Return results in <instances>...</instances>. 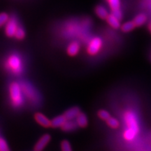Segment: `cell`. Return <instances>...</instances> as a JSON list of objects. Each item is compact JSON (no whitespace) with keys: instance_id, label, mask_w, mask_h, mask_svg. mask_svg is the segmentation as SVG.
Instances as JSON below:
<instances>
[{"instance_id":"obj_17","label":"cell","mask_w":151,"mask_h":151,"mask_svg":"<svg viewBox=\"0 0 151 151\" xmlns=\"http://www.w3.org/2000/svg\"><path fill=\"white\" fill-rule=\"evenodd\" d=\"M147 20V16L144 14H139L135 17L133 22H134L136 27L137 26L143 25Z\"/></svg>"},{"instance_id":"obj_11","label":"cell","mask_w":151,"mask_h":151,"mask_svg":"<svg viewBox=\"0 0 151 151\" xmlns=\"http://www.w3.org/2000/svg\"><path fill=\"white\" fill-rule=\"evenodd\" d=\"M67 120V118H65V116H64V115L57 116L51 120V127L52 128L61 127Z\"/></svg>"},{"instance_id":"obj_8","label":"cell","mask_w":151,"mask_h":151,"mask_svg":"<svg viewBox=\"0 0 151 151\" xmlns=\"http://www.w3.org/2000/svg\"><path fill=\"white\" fill-rule=\"evenodd\" d=\"M50 139H51V137L48 134H46L43 135L39 140L37 141L35 146V151H42L43 149L46 148L47 144L50 142Z\"/></svg>"},{"instance_id":"obj_5","label":"cell","mask_w":151,"mask_h":151,"mask_svg":"<svg viewBox=\"0 0 151 151\" xmlns=\"http://www.w3.org/2000/svg\"><path fill=\"white\" fill-rule=\"evenodd\" d=\"M102 46V41L99 37L92 39L88 46V52L91 55H94L99 52Z\"/></svg>"},{"instance_id":"obj_19","label":"cell","mask_w":151,"mask_h":151,"mask_svg":"<svg viewBox=\"0 0 151 151\" xmlns=\"http://www.w3.org/2000/svg\"><path fill=\"white\" fill-rule=\"evenodd\" d=\"M106 123L108 124L109 127H110L112 129H117L120 126V122L117 119L113 117H111L110 118L106 120Z\"/></svg>"},{"instance_id":"obj_10","label":"cell","mask_w":151,"mask_h":151,"mask_svg":"<svg viewBox=\"0 0 151 151\" xmlns=\"http://www.w3.org/2000/svg\"><path fill=\"white\" fill-rule=\"evenodd\" d=\"M80 113H81L80 109L77 106H74V107H72V108L68 109L67 111H66L63 115L65 116V118H67V120H73V119L76 118L77 116H78Z\"/></svg>"},{"instance_id":"obj_2","label":"cell","mask_w":151,"mask_h":151,"mask_svg":"<svg viewBox=\"0 0 151 151\" xmlns=\"http://www.w3.org/2000/svg\"><path fill=\"white\" fill-rule=\"evenodd\" d=\"M9 95L11 104L16 108L22 106L24 103L23 93L20 84L16 82L11 83L9 86Z\"/></svg>"},{"instance_id":"obj_9","label":"cell","mask_w":151,"mask_h":151,"mask_svg":"<svg viewBox=\"0 0 151 151\" xmlns=\"http://www.w3.org/2000/svg\"><path fill=\"white\" fill-rule=\"evenodd\" d=\"M35 119L38 124L42 126L43 127H51V120H50L45 116L44 115L41 113H37L35 114Z\"/></svg>"},{"instance_id":"obj_7","label":"cell","mask_w":151,"mask_h":151,"mask_svg":"<svg viewBox=\"0 0 151 151\" xmlns=\"http://www.w3.org/2000/svg\"><path fill=\"white\" fill-rule=\"evenodd\" d=\"M110 8L112 10V14L120 20L122 18V12L120 10V0H107Z\"/></svg>"},{"instance_id":"obj_23","label":"cell","mask_w":151,"mask_h":151,"mask_svg":"<svg viewBox=\"0 0 151 151\" xmlns=\"http://www.w3.org/2000/svg\"><path fill=\"white\" fill-rule=\"evenodd\" d=\"M25 36V32H24V29L22 27H18L16 30V32L15 34L14 37L17 38L18 39H22Z\"/></svg>"},{"instance_id":"obj_20","label":"cell","mask_w":151,"mask_h":151,"mask_svg":"<svg viewBox=\"0 0 151 151\" xmlns=\"http://www.w3.org/2000/svg\"><path fill=\"white\" fill-rule=\"evenodd\" d=\"M97 115H98V117H99L100 119H101V120H105V121H106L108 119L111 118L110 113H109L107 111L103 110V109H101V110H99L98 111Z\"/></svg>"},{"instance_id":"obj_4","label":"cell","mask_w":151,"mask_h":151,"mask_svg":"<svg viewBox=\"0 0 151 151\" xmlns=\"http://www.w3.org/2000/svg\"><path fill=\"white\" fill-rule=\"evenodd\" d=\"M6 67L14 74H20L22 71L21 59L17 55H12L7 60Z\"/></svg>"},{"instance_id":"obj_15","label":"cell","mask_w":151,"mask_h":151,"mask_svg":"<svg viewBox=\"0 0 151 151\" xmlns=\"http://www.w3.org/2000/svg\"><path fill=\"white\" fill-rule=\"evenodd\" d=\"M106 20L108 21V23L110 24L111 27L115 28V29H117V28H119L120 27V20L117 18L116 16H115L113 14H111L109 15Z\"/></svg>"},{"instance_id":"obj_1","label":"cell","mask_w":151,"mask_h":151,"mask_svg":"<svg viewBox=\"0 0 151 151\" xmlns=\"http://www.w3.org/2000/svg\"><path fill=\"white\" fill-rule=\"evenodd\" d=\"M123 118L127 128L123 132L122 137L125 141L131 142L134 140L135 138L140 132V125H139V120L135 113L129 109L124 111Z\"/></svg>"},{"instance_id":"obj_6","label":"cell","mask_w":151,"mask_h":151,"mask_svg":"<svg viewBox=\"0 0 151 151\" xmlns=\"http://www.w3.org/2000/svg\"><path fill=\"white\" fill-rule=\"evenodd\" d=\"M18 27V24H17L16 19L14 18L9 19L8 22H6V34L9 37H14Z\"/></svg>"},{"instance_id":"obj_16","label":"cell","mask_w":151,"mask_h":151,"mask_svg":"<svg viewBox=\"0 0 151 151\" xmlns=\"http://www.w3.org/2000/svg\"><path fill=\"white\" fill-rule=\"evenodd\" d=\"M95 12L98 16L101 19H106L109 16V13L106 9L103 6H98L95 9Z\"/></svg>"},{"instance_id":"obj_13","label":"cell","mask_w":151,"mask_h":151,"mask_svg":"<svg viewBox=\"0 0 151 151\" xmlns=\"http://www.w3.org/2000/svg\"><path fill=\"white\" fill-rule=\"evenodd\" d=\"M77 126H78V124H77L76 122H73L72 120H67L62 126L61 129L65 132H71L76 129Z\"/></svg>"},{"instance_id":"obj_18","label":"cell","mask_w":151,"mask_h":151,"mask_svg":"<svg viewBox=\"0 0 151 151\" xmlns=\"http://www.w3.org/2000/svg\"><path fill=\"white\" fill-rule=\"evenodd\" d=\"M136 27L134 22L133 21H129V22H127L125 23H124L122 25L121 29L124 32H131L132 30H133L134 29V27Z\"/></svg>"},{"instance_id":"obj_14","label":"cell","mask_w":151,"mask_h":151,"mask_svg":"<svg viewBox=\"0 0 151 151\" xmlns=\"http://www.w3.org/2000/svg\"><path fill=\"white\" fill-rule=\"evenodd\" d=\"M79 49H80L79 43L76 42V41H73V42L71 43L69 46H68L67 52L70 56H75L78 52Z\"/></svg>"},{"instance_id":"obj_21","label":"cell","mask_w":151,"mask_h":151,"mask_svg":"<svg viewBox=\"0 0 151 151\" xmlns=\"http://www.w3.org/2000/svg\"><path fill=\"white\" fill-rule=\"evenodd\" d=\"M62 151H72L70 143L67 140H63L61 142Z\"/></svg>"},{"instance_id":"obj_25","label":"cell","mask_w":151,"mask_h":151,"mask_svg":"<svg viewBox=\"0 0 151 151\" xmlns=\"http://www.w3.org/2000/svg\"><path fill=\"white\" fill-rule=\"evenodd\" d=\"M150 32H151V23L150 24Z\"/></svg>"},{"instance_id":"obj_12","label":"cell","mask_w":151,"mask_h":151,"mask_svg":"<svg viewBox=\"0 0 151 151\" xmlns=\"http://www.w3.org/2000/svg\"><path fill=\"white\" fill-rule=\"evenodd\" d=\"M76 123L80 127L85 128L88 126V120L86 115L85 113L81 112L76 118Z\"/></svg>"},{"instance_id":"obj_3","label":"cell","mask_w":151,"mask_h":151,"mask_svg":"<svg viewBox=\"0 0 151 151\" xmlns=\"http://www.w3.org/2000/svg\"><path fill=\"white\" fill-rule=\"evenodd\" d=\"M21 89L24 96L29 99V101L32 103L35 104L39 102V96L37 92L35 90V88L31 86L29 83L26 82H22L20 84Z\"/></svg>"},{"instance_id":"obj_22","label":"cell","mask_w":151,"mask_h":151,"mask_svg":"<svg viewBox=\"0 0 151 151\" xmlns=\"http://www.w3.org/2000/svg\"><path fill=\"white\" fill-rule=\"evenodd\" d=\"M0 151H11L6 141L1 137H0Z\"/></svg>"},{"instance_id":"obj_24","label":"cell","mask_w":151,"mask_h":151,"mask_svg":"<svg viewBox=\"0 0 151 151\" xmlns=\"http://www.w3.org/2000/svg\"><path fill=\"white\" fill-rule=\"evenodd\" d=\"M9 16L5 13H1L0 14V27L3 26L8 22Z\"/></svg>"}]
</instances>
